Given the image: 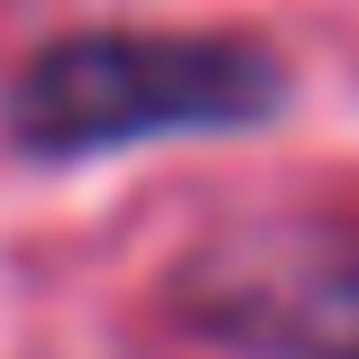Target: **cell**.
Instances as JSON below:
<instances>
[{
	"mask_svg": "<svg viewBox=\"0 0 359 359\" xmlns=\"http://www.w3.org/2000/svg\"><path fill=\"white\" fill-rule=\"evenodd\" d=\"M285 102V65L249 37H175V28H102L55 37L10 83V148L74 166L148 138H222L258 129Z\"/></svg>",
	"mask_w": 359,
	"mask_h": 359,
	"instance_id": "cell-1",
	"label": "cell"
},
{
	"mask_svg": "<svg viewBox=\"0 0 359 359\" xmlns=\"http://www.w3.org/2000/svg\"><path fill=\"white\" fill-rule=\"evenodd\" d=\"M166 304L231 359H359V231L350 222H240L212 231Z\"/></svg>",
	"mask_w": 359,
	"mask_h": 359,
	"instance_id": "cell-2",
	"label": "cell"
}]
</instances>
